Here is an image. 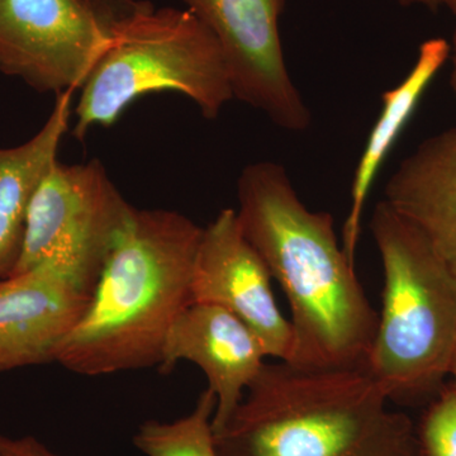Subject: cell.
I'll return each mask as SVG.
<instances>
[{"mask_svg":"<svg viewBox=\"0 0 456 456\" xmlns=\"http://www.w3.org/2000/svg\"><path fill=\"white\" fill-rule=\"evenodd\" d=\"M384 197L456 274V127L407 156L387 183Z\"/></svg>","mask_w":456,"mask_h":456,"instance_id":"cell-12","label":"cell"},{"mask_svg":"<svg viewBox=\"0 0 456 456\" xmlns=\"http://www.w3.org/2000/svg\"><path fill=\"white\" fill-rule=\"evenodd\" d=\"M220 46L233 99L289 132L311 125V112L294 86L279 20L287 0H180Z\"/></svg>","mask_w":456,"mask_h":456,"instance_id":"cell-7","label":"cell"},{"mask_svg":"<svg viewBox=\"0 0 456 456\" xmlns=\"http://www.w3.org/2000/svg\"><path fill=\"white\" fill-rule=\"evenodd\" d=\"M202 233L182 213L134 209L55 362L86 377L159 368L167 332L193 303Z\"/></svg>","mask_w":456,"mask_h":456,"instance_id":"cell-3","label":"cell"},{"mask_svg":"<svg viewBox=\"0 0 456 456\" xmlns=\"http://www.w3.org/2000/svg\"><path fill=\"white\" fill-rule=\"evenodd\" d=\"M445 7H448L450 11L452 12V14L456 16V0H448V3H446Z\"/></svg>","mask_w":456,"mask_h":456,"instance_id":"cell-21","label":"cell"},{"mask_svg":"<svg viewBox=\"0 0 456 456\" xmlns=\"http://www.w3.org/2000/svg\"><path fill=\"white\" fill-rule=\"evenodd\" d=\"M450 57H452V79H450V83H452V92H454L456 97V28L454 35H452V45H450Z\"/></svg>","mask_w":456,"mask_h":456,"instance_id":"cell-19","label":"cell"},{"mask_svg":"<svg viewBox=\"0 0 456 456\" xmlns=\"http://www.w3.org/2000/svg\"><path fill=\"white\" fill-rule=\"evenodd\" d=\"M134 209L101 161H57L32 198L22 250L8 278L51 264L93 294Z\"/></svg>","mask_w":456,"mask_h":456,"instance_id":"cell-6","label":"cell"},{"mask_svg":"<svg viewBox=\"0 0 456 456\" xmlns=\"http://www.w3.org/2000/svg\"><path fill=\"white\" fill-rule=\"evenodd\" d=\"M388 403L368 367L265 362L213 441L218 456H419Z\"/></svg>","mask_w":456,"mask_h":456,"instance_id":"cell-2","label":"cell"},{"mask_svg":"<svg viewBox=\"0 0 456 456\" xmlns=\"http://www.w3.org/2000/svg\"><path fill=\"white\" fill-rule=\"evenodd\" d=\"M74 93L55 95L49 118L31 139L0 147V281L16 268L32 198L59 161L60 146L73 116Z\"/></svg>","mask_w":456,"mask_h":456,"instance_id":"cell-13","label":"cell"},{"mask_svg":"<svg viewBox=\"0 0 456 456\" xmlns=\"http://www.w3.org/2000/svg\"><path fill=\"white\" fill-rule=\"evenodd\" d=\"M404 7H410V5H422V7H428L431 9L439 8L441 5H446L448 0H395Z\"/></svg>","mask_w":456,"mask_h":456,"instance_id":"cell-18","label":"cell"},{"mask_svg":"<svg viewBox=\"0 0 456 456\" xmlns=\"http://www.w3.org/2000/svg\"><path fill=\"white\" fill-rule=\"evenodd\" d=\"M107 44L74 106L71 136L110 127L137 99L178 93L213 121L233 99L220 46L185 8H156L149 0H88Z\"/></svg>","mask_w":456,"mask_h":456,"instance_id":"cell-4","label":"cell"},{"mask_svg":"<svg viewBox=\"0 0 456 456\" xmlns=\"http://www.w3.org/2000/svg\"><path fill=\"white\" fill-rule=\"evenodd\" d=\"M237 220L290 308L292 356L314 368L368 367L374 310L329 212L307 208L283 165H248L237 180Z\"/></svg>","mask_w":456,"mask_h":456,"instance_id":"cell-1","label":"cell"},{"mask_svg":"<svg viewBox=\"0 0 456 456\" xmlns=\"http://www.w3.org/2000/svg\"><path fill=\"white\" fill-rule=\"evenodd\" d=\"M106 44L88 0H0V74L36 92L82 88Z\"/></svg>","mask_w":456,"mask_h":456,"instance_id":"cell-8","label":"cell"},{"mask_svg":"<svg viewBox=\"0 0 456 456\" xmlns=\"http://www.w3.org/2000/svg\"><path fill=\"white\" fill-rule=\"evenodd\" d=\"M449 377L452 378L450 383H452V386L454 387V389L456 391V342L454 350H452V360H450Z\"/></svg>","mask_w":456,"mask_h":456,"instance_id":"cell-20","label":"cell"},{"mask_svg":"<svg viewBox=\"0 0 456 456\" xmlns=\"http://www.w3.org/2000/svg\"><path fill=\"white\" fill-rule=\"evenodd\" d=\"M0 456H56L33 437L5 439L0 436Z\"/></svg>","mask_w":456,"mask_h":456,"instance_id":"cell-17","label":"cell"},{"mask_svg":"<svg viewBox=\"0 0 456 456\" xmlns=\"http://www.w3.org/2000/svg\"><path fill=\"white\" fill-rule=\"evenodd\" d=\"M272 279L242 232L236 209H222L203 227L191 281L193 303L218 305L235 314L259 338L268 358L288 362L292 326L279 310Z\"/></svg>","mask_w":456,"mask_h":456,"instance_id":"cell-9","label":"cell"},{"mask_svg":"<svg viewBox=\"0 0 456 456\" xmlns=\"http://www.w3.org/2000/svg\"><path fill=\"white\" fill-rule=\"evenodd\" d=\"M450 57V44L444 38H431L419 46L416 62L403 80L383 93L382 110L369 134L351 184L349 213L342 230V248L355 264L362 212L384 161L391 154L426 90Z\"/></svg>","mask_w":456,"mask_h":456,"instance_id":"cell-14","label":"cell"},{"mask_svg":"<svg viewBox=\"0 0 456 456\" xmlns=\"http://www.w3.org/2000/svg\"><path fill=\"white\" fill-rule=\"evenodd\" d=\"M370 231L384 285L368 369L389 402L428 406L449 377L456 342V274L386 200L375 206Z\"/></svg>","mask_w":456,"mask_h":456,"instance_id":"cell-5","label":"cell"},{"mask_svg":"<svg viewBox=\"0 0 456 456\" xmlns=\"http://www.w3.org/2000/svg\"><path fill=\"white\" fill-rule=\"evenodd\" d=\"M92 296L51 264L0 281V371L55 362Z\"/></svg>","mask_w":456,"mask_h":456,"instance_id":"cell-11","label":"cell"},{"mask_svg":"<svg viewBox=\"0 0 456 456\" xmlns=\"http://www.w3.org/2000/svg\"><path fill=\"white\" fill-rule=\"evenodd\" d=\"M419 456H456V391L446 383L417 428Z\"/></svg>","mask_w":456,"mask_h":456,"instance_id":"cell-16","label":"cell"},{"mask_svg":"<svg viewBox=\"0 0 456 456\" xmlns=\"http://www.w3.org/2000/svg\"><path fill=\"white\" fill-rule=\"evenodd\" d=\"M265 358L259 338L235 314L218 305L191 303L167 332L159 369L169 373L182 360L202 369L217 399L212 419L217 431L244 398Z\"/></svg>","mask_w":456,"mask_h":456,"instance_id":"cell-10","label":"cell"},{"mask_svg":"<svg viewBox=\"0 0 456 456\" xmlns=\"http://www.w3.org/2000/svg\"><path fill=\"white\" fill-rule=\"evenodd\" d=\"M217 399L208 388L189 415L173 422L147 421L134 444L146 456H218L213 441L212 419Z\"/></svg>","mask_w":456,"mask_h":456,"instance_id":"cell-15","label":"cell"}]
</instances>
